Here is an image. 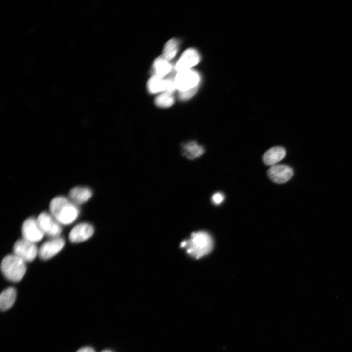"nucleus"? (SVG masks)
<instances>
[{
	"label": "nucleus",
	"instance_id": "nucleus-5",
	"mask_svg": "<svg viewBox=\"0 0 352 352\" xmlns=\"http://www.w3.org/2000/svg\"><path fill=\"white\" fill-rule=\"evenodd\" d=\"M37 222L44 235L52 238L59 237L62 228L53 216L49 213L43 212L36 218Z\"/></svg>",
	"mask_w": 352,
	"mask_h": 352
},
{
	"label": "nucleus",
	"instance_id": "nucleus-4",
	"mask_svg": "<svg viewBox=\"0 0 352 352\" xmlns=\"http://www.w3.org/2000/svg\"><path fill=\"white\" fill-rule=\"evenodd\" d=\"M0 268L2 273L7 280L17 282L21 281L25 274L26 262L14 254H10L2 259Z\"/></svg>",
	"mask_w": 352,
	"mask_h": 352
},
{
	"label": "nucleus",
	"instance_id": "nucleus-2",
	"mask_svg": "<svg viewBox=\"0 0 352 352\" xmlns=\"http://www.w3.org/2000/svg\"><path fill=\"white\" fill-rule=\"evenodd\" d=\"M180 246L185 248L190 255L198 259L207 255L212 251L213 242L207 232L198 231L193 233L189 239L183 241Z\"/></svg>",
	"mask_w": 352,
	"mask_h": 352
},
{
	"label": "nucleus",
	"instance_id": "nucleus-19",
	"mask_svg": "<svg viewBox=\"0 0 352 352\" xmlns=\"http://www.w3.org/2000/svg\"><path fill=\"white\" fill-rule=\"evenodd\" d=\"M174 103L173 93L165 91L157 96L155 99V104L160 107L168 108Z\"/></svg>",
	"mask_w": 352,
	"mask_h": 352
},
{
	"label": "nucleus",
	"instance_id": "nucleus-17",
	"mask_svg": "<svg viewBox=\"0 0 352 352\" xmlns=\"http://www.w3.org/2000/svg\"><path fill=\"white\" fill-rule=\"evenodd\" d=\"M155 75L163 78L168 74L172 69V65L169 61L162 56H160L155 60L153 65Z\"/></svg>",
	"mask_w": 352,
	"mask_h": 352
},
{
	"label": "nucleus",
	"instance_id": "nucleus-6",
	"mask_svg": "<svg viewBox=\"0 0 352 352\" xmlns=\"http://www.w3.org/2000/svg\"><path fill=\"white\" fill-rule=\"evenodd\" d=\"M13 250L14 254L25 262L33 261L38 255L39 251L35 243L23 238L19 239L15 242Z\"/></svg>",
	"mask_w": 352,
	"mask_h": 352
},
{
	"label": "nucleus",
	"instance_id": "nucleus-3",
	"mask_svg": "<svg viewBox=\"0 0 352 352\" xmlns=\"http://www.w3.org/2000/svg\"><path fill=\"white\" fill-rule=\"evenodd\" d=\"M200 80V74L193 70L178 72L175 77V83L180 99L186 101L192 98L199 88Z\"/></svg>",
	"mask_w": 352,
	"mask_h": 352
},
{
	"label": "nucleus",
	"instance_id": "nucleus-1",
	"mask_svg": "<svg viewBox=\"0 0 352 352\" xmlns=\"http://www.w3.org/2000/svg\"><path fill=\"white\" fill-rule=\"evenodd\" d=\"M50 213L61 225H69L77 219L80 210L78 205L68 198L59 196L54 198L49 204Z\"/></svg>",
	"mask_w": 352,
	"mask_h": 352
},
{
	"label": "nucleus",
	"instance_id": "nucleus-15",
	"mask_svg": "<svg viewBox=\"0 0 352 352\" xmlns=\"http://www.w3.org/2000/svg\"><path fill=\"white\" fill-rule=\"evenodd\" d=\"M182 152L187 158L194 159L201 156L204 153V149L202 146L192 141L182 145Z\"/></svg>",
	"mask_w": 352,
	"mask_h": 352
},
{
	"label": "nucleus",
	"instance_id": "nucleus-21",
	"mask_svg": "<svg viewBox=\"0 0 352 352\" xmlns=\"http://www.w3.org/2000/svg\"><path fill=\"white\" fill-rule=\"evenodd\" d=\"M76 352H95V351L91 347H85L80 348Z\"/></svg>",
	"mask_w": 352,
	"mask_h": 352
},
{
	"label": "nucleus",
	"instance_id": "nucleus-7",
	"mask_svg": "<svg viewBox=\"0 0 352 352\" xmlns=\"http://www.w3.org/2000/svg\"><path fill=\"white\" fill-rule=\"evenodd\" d=\"M147 88L151 94H155L162 91H167L173 93L176 87L175 83V77H170L164 79L156 75H153L147 83Z\"/></svg>",
	"mask_w": 352,
	"mask_h": 352
},
{
	"label": "nucleus",
	"instance_id": "nucleus-12",
	"mask_svg": "<svg viewBox=\"0 0 352 352\" xmlns=\"http://www.w3.org/2000/svg\"><path fill=\"white\" fill-rule=\"evenodd\" d=\"M267 174L273 182L281 184L285 183L291 178L293 171L287 165H275L268 169Z\"/></svg>",
	"mask_w": 352,
	"mask_h": 352
},
{
	"label": "nucleus",
	"instance_id": "nucleus-18",
	"mask_svg": "<svg viewBox=\"0 0 352 352\" xmlns=\"http://www.w3.org/2000/svg\"><path fill=\"white\" fill-rule=\"evenodd\" d=\"M179 41L175 38L170 39L165 44L163 57L168 61L173 59L179 49Z\"/></svg>",
	"mask_w": 352,
	"mask_h": 352
},
{
	"label": "nucleus",
	"instance_id": "nucleus-16",
	"mask_svg": "<svg viewBox=\"0 0 352 352\" xmlns=\"http://www.w3.org/2000/svg\"><path fill=\"white\" fill-rule=\"evenodd\" d=\"M16 292L13 287H9L3 291L0 296V308L2 311L9 309L14 304Z\"/></svg>",
	"mask_w": 352,
	"mask_h": 352
},
{
	"label": "nucleus",
	"instance_id": "nucleus-20",
	"mask_svg": "<svg viewBox=\"0 0 352 352\" xmlns=\"http://www.w3.org/2000/svg\"><path fill=\"white\" fill-rule=\"evenodd\" d=\"M224 198V195L221 192H216L214 193L211 198L212 202L216 205L221 203Z\"/></svg>",
	"mask_w": 352,
	"mask_h": 352
},
{
	"label": "nucleus",
	"instance_id": "nucleus-14",
	"mask_svg": "<svg viewBox=\"0 0 352 352\" xmlns=\"http://www.w3.org/2000/svg\"><path fill=\"white\" fill-rule=\"evenodd\" d=\"M286 154L285 149L279 146L268 150L263 156V160L267 165L273 166L283 159Z\"/></svg>",
	"mask_w": 352,
	"mask_h": 352
},
{
	"label": "nucleus",
	"instance_id": "nucleus-10",
	"mask_svg": "<svg viewBox=\"0 0 352 352\" xmlns=\"http://www.w3.org/2000/svg\"><path fill=\"white\" fill-rule=\"evenodd\" d=\"M200 60L199 53L195 49L189 48L183 53L176 63L175 68L178 72L190 70L199 63Z\"/></svg>",
	"mask_w": 352,
	"mask_h": 352
},
{
	"label": "nucleus",
	"instance_id": "nucleus-22",
	"mask_svg": "<svg viewBox=\"0 0 352 352\" xmlns=\"http://www.w3.org/2000/svg\"><path fill=\"white\" fill-rule=\"evenodd\" d=\"M101 352H112L111 351H110V350H104V351H103Z\"/></svg>",
	"mask_w": 352,
	"mask_h": 352
},
{
	"label": "nucleus",
	"instance_id": "nucleus-13",
	"mask_svg": "<svg viewBox=\"0 0 352 352\" xmlns=\"http://www.w3.org/2000/svg\"><path fill=\"white\" fill-rule=\"evenodd\" d=\"M92 196L90 189L86 187L77 186L72 188L69 192L68 198L77 205L87 202Z\"/></svg>",
	"mask_w": 352,
	"mask_h": 352
},
{
	"label": "nucleus",
	"instance_id": "nucleus-8",
	"mask_svg": "<svg viewBox=\"0 0 352 352\" xmlns=\"http://www.w3.org/2000/svg\"><path fill=\"white\" fill-rule=\"evenodd\" d=\"M65 240L59 237L52 238L43 243L38 251L39 257L43 260H48L57 254L64 247Z\"/></svg>",
	"mask_w": 352,
	"mask_h": 352
},
{
	"label": "nucleus",
	"instance_id": "nucleus-9",
	"mask_svg": "<svg viewBox=\"0 0 352 352\" xmlns=\"http://www.w3.org/2000/svg\"><path fill=\"white\" fill-rule=\"evenodd\" d=\"M21 231L22 238L34 243L40 241L44 235L37 219L33 217L28 218L23 222Z\"/></svg>",
	"mask_w": 352,
	"mask_h": 352
},
{
	"label": "nucleus",
	"instance_id": "nucleus-11",
	"mask_svg": "<svg viewBox=\"0 0 352 352\" xmlns=\"http://www.w3.org/2000/svg\"><path fill=\"white\" fill-rule=\"evenodd\" d=\"M93 226L87 222L76 225L69 232L68 238L72 243H80L89 239L94 233Z\"/></svg>",
	"mask_w": 352,
	"mask_h": 352
}]
</instances>
